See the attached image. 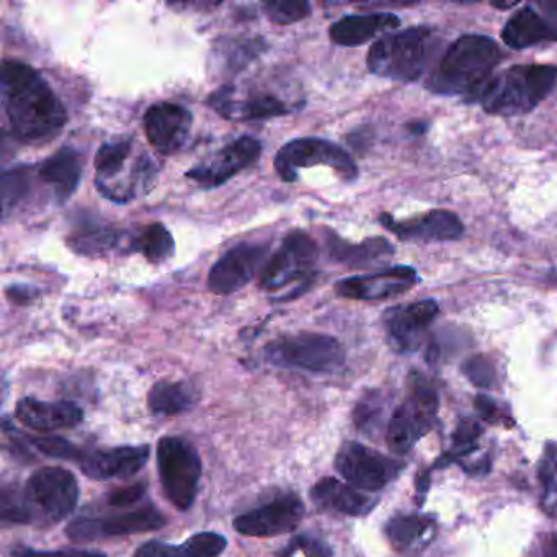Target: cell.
I'll use <instances>...</instances> for the list:
<instances>
[{
  "label": "cell",
  "mask_w": 557,
  "mask_h": 557,
  "mask_svg": "<svg viewBox=\"0 0 557 557\" xmlns=\"http://www.w3.org/2000/svg\"><path fill=\"white\" fill-rule=\"evenodd\" d=\"M2 106L12 136L24 145H44L60 135L67 112L50 84L30 64H2Z\"/></svg>",
  "instance_id": "obj_1"
},
{
  "label": "cell",
  "mask_w": 557,
  "mask_h": 557,
  "mask_svg": "<svg viewBox=\"0 0 557 557\" xmlns=\"http://www.w3.org/2000/svg\"><path fill=\"white\" fill-rule=\"evenodd\" d=\"M500 60V47L491 37L465 35L443 54L426 89L438 96L481 92Z\"/></svg>",
  "instance_id": "obj_2"
},
{
  "label": "cell",
  "mask_w": 557,
  "mask_h": 557,
  "mask_svg": "<svg viewBox=\"0 0 557 557\" xmlns=\"http://www.w3.org/2000/svg\"><path fill=\"white\" fill-rule=\"evenodd\" d=\"M557 67L550 64H521L508 67L488 81L478 99L485 113L520 116L533 112L554 89Z\"/></svg>",
  "instance_id": "obj_3"
},
{
  "label": "cell",
  "mask_w": 557,
  "mask_h": 557,
  "mask_svg": "<svg viewBox=\"0 0 557 557\" xmlns=\"http://www.w3.org/2000/svg\"><path fill=\"white\" fill-rule=\"evenodd\" d=\"M135 139L120 136L103 143L96 154V187L103 198L113 203H128L139 194H148L158 177V165L148 154L129 162Z\"/></svg>",
  "instance_id": "obj_4"
},
{
  "label": "cell",
  "mask_w": 557,
  "mask_h": 557,
  "mask_svg": "<svg viewBox=\"0 0 557 557\" xmlns=\"http://www.w3.org/2000/svg\"><path fill=\"white\" fill-rule=\"evenodd\" d=\"M438 48L436 32L430 27H412L380 38L367 58L374 76L399 83H416L425 73Z\"/></svg>",
  "instance_id": "obj_5"
},
{
  "label": "cell",
  "mask_w": 557,
  "mask_h": 557,
  "mask_svg": "<svg viewBox=\"0 0 557 557\" xmlns=\"http://www.w3.org/2000/svg\"><path fill=\"white\" fill-rule=\"evenodd\" d=\"M79 484L76 475L64 468L37 469L21 488L24 524L51 527L76 510Z\"/></svg>",
  "instance_id": "obj_6"
},
{
  "label": "cell",
  "mask_w": 557,
  "mask_h": 557,
  "mask_svg": "<svg viewBox=\"0 0 557 557\" xmlns=\"http://www.w3.org/2000/svg\"><path fill=\"white\" fill-rule=\"evenodd\" d=\"M318 262L319 247L315 240L305 231H293L263 265L260 272V288L280 293L276 299L282 298V301L285 298L283 292L292 289L295 298L314 282Z\"/></svg>",
  "instance_id": "obj_7"
},
{
  "label": "cell",
  "mask_w": 557,
  "mask_h": 557,
  "mask_svg": "<svg viewBox=\"0 0 557 557\" xmlns=\"http://www.w3.org/2000/svg\"><path fill=\"white\" fill-rule=\"evenodd\" d=\"M270 364L309 373H335L345 363V350L331 335L299 332L275 338L263 348Z\"/></svg>",
  "instance_id": "obj_8"
},
{
  "label": "cell",
  "mask_w": 557,
  "mask_h": 557,
  "mask_svg": "<svg viewBox=\"0 0 557 557\" xmlns=\"http://www.w3.org/2000/svg\"><path fill=\"white\" fill-rule=\"evenodd\" d=\"M158 471L172 505L182 511L191 508L203 472L197 448L181 436H164L158 445Z\"/></svg>",
  "instance_id": "obj_9"
},
{
  "label": "cell",
  "mask_w": 557,
  "mask_h": 557,
  "mask_svg": "<svg viewBox=\"0 0 557 557\" xmlns=\"http://www.w3.org/2000/svg\"><path fill=\"white\" fill-rule=\"evenodd\" d=\"M273 165L278 177L288 184L298 181L301 169L314 165L334 169L345 182H354L358 177V168L350 154L335 143L322 138H298L286 143L276 152Z\"/></svg>",
  "instance_id": "obj_10"
},
{
  "label": "cell",
  "mask_w": 557,
  "mask_h": 557,
  "mask_svg": "<svg viewBox=\"0 0 557 557\" xmlns=\"http://www.w3.org/2000/svg\"><path fill=\"white\" fill-rule=\"evenodd\" d=\"M410 393L412 397L396 410L386 433L387 445L400 455L409 451L417 440L429 432L438 409L435 389L419 374L412 376Z\"/></svg>",
  "instance_id": "obj_11"
},
{
  "label": "cell",
  "mask_w": 557,
  "mask_h": 557,
  "mask_svg": "<svg viewBox=\"0 0 557 557\" xmlns=\"http://www.w3.org/2000/svg\"><path fill=\"white\" fill-rule=\"evenodd\" d=\"M335 469L351 487L376 492L399 474L400 466L368 446L348 442L335 456Z\"/></svg>",
  "instance_id": "obj_12"
},
{
  "label": "cell",
  "mask_w": 557,
  "mask_h": 557,
  "mask_svg": "<svg viewBox=\"0 0 557 557\" xmlns=\"http://www.w3.org/2000/svg\"><path fill=\"white\" fill-rule=\"evenodd\" d=\"M168 523L161 510L148 505L136 510L110 515V517L77 518L67 527L66 534L73 541L87 543V541L109 540V537L126 536V534L154 531Z\"/></svg>",
  "instance_id": "obj_13"
},
{
  "label": "cell",
  "mask_w": 557,
  "mask_h": 557,
  "mask_svg": "<svg viewBox=\"0 0 557 557\" xmlns=\"http://www.w3.org/2000/svg\"><path fill=\"white\" fill-rule=\"evenodd\" d=\"M267 256V244H237L211 267L208 273V288L214 295L239 292L257 273L262 272Z\"/></svg>",
  "instance_id": "obj_14"
},
{
  "label": "cell",
  "mask_w": 557,
  "mask_h": 557,
  "mask_svg": "<svg viewBox=\"0 0 557 557\" xmlns=\"http://www.w3.org/2000/svg\"><path fill=\"white\" fill-rule=\"evenodd\" d=\"M306 507L296 494H283L269 504L252 508L234 520L237 533L250 537L280 536L296 530L305 518Z\"/></svg>",
  "instance_id": "obj_15"
},
{
  "label": "cell",
  "mask_w": 557,
  "mask_h": 557,
  "mask_svg": "<svg viewBox=\"0 0 557 557\" xmlns=\"http://www.w3.org/2000/svg\"><path fill=\"white\" fill-rule=\"evenodd\" d=\"M208 107L218 115L233 122L250 120H269L292 113L288 102L267 90H247L239 92L234 86H223L208 99Z\"/></svg>",
  "instance_id": "obj_16"
},
{
  "label": "cell",
  "mask_w": 557,
  "mask_h": 557,
  "mask_svg": "<svg viewBox=\"0 0 557 557\" xmlns=\"http://www.w3.org/2000/svg\"><path fill=\"white\" fill-rule=\"evenodd\" d=\"M260 154H262V143L252 136H243L224 146L210 161L191 168L185 177L190 178L205 190H213L226 184L234 175L240 174L244 169L256 164Z\"/></svg>",
  "instance_id": "obj_17"
},
{
  "label": "cell",
  "mask_w": 557,
  "mask_h": 557,
  "mask_svg": "<svg viewBox=\"0 0 557 557\" xmlns=\"http://www.w3.org/2000/svg\"><path fill=\"white\" fill-rule=\"evenodd\" d=\"M143 125L149 145L159 154L172 156L181 151L190 138L194 115L187 107L178 103H154L146 110Z\"/></svg>",
  "instance_id": "obj_18"
},
{
  "label": "cell",
  "mask_w": 557,
  "mask_h": 557,
  "mask_svg": "<svg viewBox=\"0 0 557 557\" xmlns=\"http://www.w3.org/2000/svg\"><path fill=\"white\" fill-rule=\"evenodd\" d=\"M419 283V273L412 267H391L371 275L350 276L335 283V293L357 301H380L396 298Z\"/></svg>",
  "instance_id": "obj_19"
},
{
  "label": "cell",
  "mask_w": 557,
  "mask_h": 557,
  "mask_svg": "<svg viewBox=\"0 0 557 557\" xmlns=\"http://www.w3.org/2000/svg\"><path fill=\"white\" fill-rule=\"evenodd\" d=\"M438 305L433 299H422L413 305L396 306L384 312L387 337L396 350L416 351L423 334L438 315Z\"/></svg>",
  "instance_id": "obj_20"
},
{
  "label": "cell",
  "mask_w": 557,
  "mask_h": 557,
  "mask_svg": "<svg viewBox=\"0 0 557 557\" xmlns=\"http://www.w3.org/2000/svg\"><path fill=\"white\" fill-rule=\"evenodd\" d=\"M149 455L151 448L148 445L115 446L86 453L79 465L84 474L96 481L126 479L138 474L145 468Z\"/></svg>",
  "instance_id": "obj_21"
},
{
  "label": "cell",
  "mask_w": 557,
  "mask_h": 557,
  "mask_svg": "<svg viewBox=\"0 0 557 557\" xmlns=\"http://www.w3.org/2000/svg\"><path fill=\"white\" fill-rule=\"evenodd\" d=\"M381 224L403 240L449 243L465 233L461 220L451 211L433 210L412 221H396L389 214H381Z\"/></svg>",
  "instance_id": "obj_22"
},
{
  "label": "cell",
  "mask_w": 557,
  "mask_h": 557,
  "mask_svg": "<svg viewBox=\"0 0 557 557\" xmlns=\"http://www.w3.org/2000/svg\"><path fill=\"white\" fill-rule=\"evenodd\" d=\"M135 234L116 230L99 221H81L67 237V246L79 256L100 259L112 252L135 253Z\"/></svg>",
  "instance_id": "obj_23"
},
{
  "label": "cell",
  "mask_w": 557,
  "mask_h": 557,
  "mask_svg": "<svg viewBox=\"0 0 557 557\" xmlns=\"http://www.w3.org/2000/svg\"><path fill=\"white\" fill-rule=\"evenodd\" d=\"M15 419L35 432L47 433L79 425L84 420V410L77 404L66 400L45 403L34 397H24L15 407Z\"/></svg>",
  "instance_id": "obj_24"
},
{
  "label": "cell",
  "mask_w": 557,
  "mask_h": 557,
  "mask_svg": "<svg viewBox=\"0 0 557 557\" xmlns=\"http://www.w3.org/2000/svg\"><path fill=\"white\" fill-rule=\"evenodd\" d=\"M38 181L51 188L58 205L67 203L83 181L84 158L74 148H63L35 168Z\"/></svg>",
  "instance_id": "obj_25"
},
{
  "label": "cell",
  "mask_w": 557,
  "mask_h": 557,
  "mask_svg": "<svg viewBox=\"0 0 557 557\" xmlns=\"http://www.w3.org/2000/svg\"><path fill=\"white\" fill-rule=\"evenodd\" d=\"M400 18L389 12L347 15L332 25L329 37L338 47L357 48L367 45L386 30L399 27Z\"/></svg>",
  "instance_id": "obj_26"
},
{
  "label": "cell",
  "mask_w": 557,
  "mask_h": 557,
  "mask_svg": "<svg viewBox=\"0 0 557 557\" xmlns=\"http://www.w3.org/2000/svg\"><path fill=\"white\" fill-rule=\"evenodd\" d=\"M502 40L511 50H524L540 44H557V24L541 17L533 8L518 11L502 30Z\"/></svg>",
  "instance_id": "obj_27"
},
{
  "label": "cell",
  "mask_w": 557,
  "mask_h": 557,
  "mask_svg": "<svg viewBox=\"0 0 557 557\" xmlns=\"http://www.w3.org/2000/svg\"><path fill=\"white\" fill-rule=\"evenodd\" d=\"M311 498L324 510L337 511L348 517H363L373 510L376 502L358 488L344 484L335 478H324L312 487Z\"/></svg>",
  "instance_id": "obj_28"
},
{
  "label": "cell",
  "mask_w": 557,
  "mask_h": 557,
  "mask_svg": "<svg viewBox=\"0 0 557 557\" xmlns=\"http://www.w3.org/2000/svg\"><path fill=\"white\" fill-rule=\"evenodd\" d=\"M227 540L223 534H194L185 543L174 546L162 541H149L135 553V557H220L226 550Z\"/></svg>",
  "instance_id": "obj_29"
},
{
  "label": "cell",
  "mask_w": 557,
  "mask_h": 557,
  "mask_svg": "<svg viewBox=\"0 0 557 557\" xmlns=\"http://www.w3.org/2000/svg\"><path fill=\"white\" fill-rule=\"evenodd\" d=\"M329 252L338 263L351 269H367V267L381 265L394 256L393 246L383 237L364 240L363 244H348L338 237L329 239Z\"/></svg>",
  "instance_id": "obj_30"
},
{
  "label": "cell",
  "mask_w": 557,
  "mask_h": 557,
  "mask_svg": "<svg viewBox=\"0 0 557 557\" xmlns=\"http://www.w3.org/2000/svg\"><path fill=\"white\" fill-rule=\"evenodd\" d=\"M197 403V393L184 381H158L148 394V407L156 416H177Z\"/></svg>",
  "instance_id": "obj_31"
},
{
  "label": "cell",
  "mask_w": 557,
  "mask_h": 557,
  "mask_svg": "<svg viewBox=\"0 0 557 557\" xmlns=\"http://www.w3.org/2000/svg\"><path fill=\"white\" fill-rule=\"evenodd\" d=\"M133 250L143 253L148 262L164 263L174 256V237L164 224H148L135 234Z\"/></svg>",
  "instance_id": "obj_32"
},
{
  "label": "cell",
  "mask_w": 557,
  "mask_h": 557,
  "mask_svg": "<svg viewBox=\"0 0 557 557\" xmlns=\"http://www.w3.org/2000/svg\"><path fill=\"white\" fill-rule=\"evenodd\" d=\"M263 38H236V40L221 41L220 48L214 50L216 63L223 73L237 74L243 71L250 61L256 60L262 53Z\"/></svg>",
  "instance_id": "obj_33"
},
{
  "label": "cell",
  "mask_w": 557,
  "mask_h": 557,
  "mask_svg": "<svg viewBox=\"0 0 557 557\" xmlns=\"http://www.w3.org/2000/svg\"><path fill=\"white\" fill-rule=\"evenodd\" d=\"M35 168L21 165L2 174V210L4 220L12 211L17 210L34 194Z\"/></svg>",
  "instance_id": "obj_34"
},
{
  "label": "cell",
  "mask_w": 557,
  "mask_h": 557,
  "mask_svg": "<svg viewBox=\"0 0 557 557\" xmlns=\"http://www.w3.org/2000/svg\"><path fill=\"white\" fill-rule=\"evenodd\" d=\"M429 528V520L420 517H394L386 524V534L397 549L410 546Z\"/></svg>",
  "instance_id": "obj_35"
},
{
  "label": "cell",
  "mask_w": 557,
  "mask_h": 557,
  "mask_svg": "<svg viewBox=\"0 0 557 557\" xmlns=\"http://www.w3.org/2000/svg\"><path fill=\"white\" fill-rule=\"evenodd\" d=\"M28 442L51 458L67 459V461H83L86 451L79 446L73 445L61 436H27Z\"/></svg>",
  "instance_id": "obj_36"
},
{
  "label": "cell",
  "mask_w": 557,
  "mask_h": 557,
  "mask_svg": "<svg viewBox=\"0 0 557 557\" xmlns=\"http://www.w3.org/2000/svg\"><path fill=\"white\" fill-rule=\"evenodd\" d=\"M263 11L273 24L292 25L305 21L311 15V4L308 2H265Z\"/></svg>",
  "instance_id": "obj_37"
},
{
  "label": "cell",
  "mask_w": 557,
  "mask_h": 557,
  "mask_svg": "<svg viewBox=\"0 0 557 557\" xmlns=\"http://www.w3.org/2000/svg\"><path fill=\"white\" fill-rule=\"evenodd\" d=\"M462 371H465L468 380L471 381L474 386L479 387H492L495 384V367L487 357L484 355H478V357L469 358L465 364H462Z\"/></svg>",
  "instance_id": "obj_38"
},
{
  "label": "cell",
  "mask_w": 557,
  "mask_h": 557,
  "mask_svg": "<svg viewBox=\"0 0 557 557\" xmlns=\"http://www.w3.org/2000/svg\"><path fill=\"white\" fill-rule=\"evenodd\" d=\"M541 484H543L544 500L553 505L557 502V451L547 449L540 469Z\"/></svg>",
  "instance_id": "obj_39"
},
{
  "label": "cell",
  "mask_w": 557,
  "mask_h": 557,
  "mask_svg": "<svg viewBox=\"0 0 557 557\" xmlns=\"http://www.w3.org/2000/svg\"><path fill=\"white\" fill-rule=\"evenodd\" d=\"M479 435H481V429L474 420H465V422L459 423L455 433V453H451L448 459L455 458L456 455L471 453Z\"/></svg>",
  "instance_id": "obj_40"
},
{
  "label": "cell",
  "mask_w": 557,
  "mask_h": 557,
  "mask_svg": "<svg viewBox=\"0 0 557 557\" xmlns=\"http://www.w3.org/2000/svg\"><path fill=\"white\" fill-rule=\"evenodd\" d=\"M12 557H107V554L99 553V550H38L32 549V547H15V549L12 550Z\"/></svg>",
  "instance_id": "obj_41"
},
{
  "label": "cell",
  "mask_w": 557,
  "mask_h": 557,
  "mask_svg": "<svg viewBox=\"0 0 557 557\" xmlns=\"http://www.w3.org/2000/svg\"><path fill=\"white\" fill-rule=\"evenodd\" d=\"M146 488L148 485L145 482L129 485V487L116 488L109 495V505L112 507H128V505L136 504L145 497Z\"/></svg>",
  "instance_id": "obj_42"
},
{
  "label": "cell",
  "mask_w": 557,
  "mask_h": 557,
  "mask_svg": "<svg viewBox=\"0 0 557 557\" xmlns=\"http://www.w3.org/2000/svg\"><path fill=\"white\" fill-rule=\"evenodd\" d=\"M475 407H478L481 416L487 420L494 419L495 413H497V407H495V404L492 403L487 396L475 397Z\"/></svg>",
  "instance_id": "obj_43"
},
{
  "label": "cell",
  "mask_w": 557,
  "mask_h": 557,
  "mask_svg": "<svg viewBox=\"0 0 557 557\" xmlns=\"http://www.w3.org/2000/svg\"><path fill=\"white\" fill-rule=\"evenodd\" d=\"M12 292L11 298L14 299L15 302H30L32 299L37 298V292L32 288H25V286H22V288H18V286H12L11 289H9V293Z\"/></svg>",
  "instance_id": "obj_44"
},
{
  "label": "cell",
  "mask_w": 557,
  "mask_h": 557,
  "mask_svg": "<svg viewBox=\"0 0 557 557\" xmlns=\"http://www.w3.org/2000/svg\"><path fill=\"white\" fill-rule=\"evenodd\" d=\"M541 8L547 9L553 17H557V2H544Z\"/></svg>",
  "instance_id": "obj_45"
},
{
  "label": "cell",
  "mask_w": 557,
  "mask_h": 557,
  "mask_svg": "<svg viewBox=\"0 0 557 557\" xmlns=\"http://www.w3.org/2000/svg\"><path fill=\"white\" fill-rule=\"evenodd\" d=\"M553 550H554V556L557 557V534H554V537H553Z\"/></svg>",
  "instance_id": "obj_46"
}]
</instances>
